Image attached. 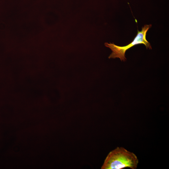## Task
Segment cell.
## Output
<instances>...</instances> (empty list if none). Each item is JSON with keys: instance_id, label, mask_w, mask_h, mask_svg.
Masks as SVG:
<instances>
[{"instance_id": "obj_1", "label": "cell", "mask_w": 169, "mask_h": 169, "mask_svg": "<svg viewBox=\"0 0 169 169\" xmlns=\"http://www.w3.org/2000/svg\"><path fill=\"white\" fill-rule=\"evenodd\" d=\"M139 160L136 155L123 147H118L107 155L101 169H122L137 168Z\"/></svg>"}, {"instance_id": "obj_2", "label": "cell", "mask_w": 169, "mask_h": 169, "mask_svg": "<svg viewBox=\"0 0 169 169\" xmlns=\"http://www.w3.org/2000/svg\"><path fill=\"white\" fill-rule=\"evenodd\" d=\"M151 27V24H146L142 28L141 31L138 30L137 34L133 41L126 46H120L116 45L114 43H105V46L110 48L112 51L109 58H119L121 61L124 62L126 59L125 57L126 51L134 46L138 44H144L147 49H152L150 44L146 38V33Z\"/></svg>"}]
</instances>
